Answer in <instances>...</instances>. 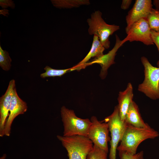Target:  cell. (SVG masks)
<instances>
[{
    "instance_id": "ffe728a7",
    "label": "cell",
    "mask_w": 159,
    "mask_h": 159,
    "mask_svg": "<svg viewBox=\"0 0 159 159\" xmlns=\"http://www.w3.org/2000/svg\"><path fill=\"white\" fill-rule=\"evenodd\" d=\"M107 154L103 150L94 145L86 159H107Z\"/></svg>"
},
{
    "instance_id": "7402d4cb",
    "label": "cell",
    "mask_w": 159,
    "mask_h": 159,
    "mask_svg": "<svg viewBox=\"0 0 159 159\" xmlns=\"http://www.w3.org/2000/svg\"><path fill=\"white\" fill-rule=\"evenodd\" d=\"M151 33L152 41L156 45L159 52V32H156L151 30ZM157 65L159 67V60L157 62Z\"/></svg>"
},
{
    "instance_id": "8992f818",
    "label": "cell",
    "mask_w": 159,
    "mask_h": 159,
    "mask_svg": "<svg viewBox=\"0 0 159 159\" xmlns=\"http://www.w3.org/2000/svg\"><path fill=\"white\" fill-rule=\"evenodd\" d=\"M102 121L107 124L110 132L109 159H116L118 145L123 136L127 125L125 121L121 120L118 105L115 107L112 113Z\"/></svg>"
},
{
    "instance_id": "277c9868",
    "label": "cell",
    "mask_w": 159,
    "mask_h": 159,
    "mask_svg": "<svg viewBox=\"0 0 159 159\" xmlns=\"http://www.w3.org/2000/svg\"><path fill=\"white\" fill-rule=\"evenodd\" d=\"M89 26L88 31L90 35L97 36L105 49H108L110 45L109 38L120 26L115 24H107L102 17V13L99 10L95 11L87 19Z\"/></svg>"
},
{
    "instance_id": "4316f807",
    "label": "cell",
    "mask_w": 159,
    "mask_h": 159,
    "mask_svg": "<svg viewBox=\"0 0 159 159\" xmlns=\"http://www.w3.org/2000/svg\"><path fill=\"white\" fill-rule=\"evenodd\" d=\"M6 154H4L0 158V159H5L6 157Z\"/></svg>"
},
{
    "instance_id": "6da1fadb",
    "label": "cell",
    "mask_w": 159,
    "mask_h": 159,
    "mask_svg": "<svg viewBox=\"0 0 159 159\" xmlns=\"http://www.w3.org/2000/svg\"><path fill=\"white\" fill-rule=\"evenodd\" d=\"M159 136L158 132L149 125L140 127L127 123L125 131L117 150L135 154L141 143L148 139H154Z\"/></svg>"
},
{
    "instance_id": "9c48e42d",
    "label": "cell",
    "mask_w": 159,
    "mask_h": 159,
    "mask_svg": "<svg viewBox=\"0 0 159 159\" xmlns=\"http://www.w3.org/2000/svg\"><path fill=\"white\" fill-rule=\"evenodd\" d=\"M152 8L151 0H136L132 8L128 11L126 17L127 33L132 25L139 20L146 18Z\"/></svg>"
},
{
    "instance_id": "5bb4252c",
    "label": "cell",
    "mask_w": 159,
    "mask_h": 159,
    "mask_svg": "<svg viewBox=\"0 0 159 159\" xmlns=\"http://www.w3.org/2000/svg\"><path fill=\"white\" fill-rule=\"evenodd\" d=\"M133 88L129 83L126 89L120 92L117 98L119 115L121 120L125 121L126 115L133 97Z\"/></svg>"
},
{
    "instance_id": "ba28073f",
    "label": "cell",
    "mask_w": 159,
    "mask_h": 159,
    "mask_svg": "<svg viewBox=\"0 0 159 159\" xmlns=\"http://www.w3.org/2000/svg\"><path fill=\"white\" fill-rule=\"evenodd\" d=\"M126 33L127 36L122 40V45L128 41H139L147 45L154 44L151 38V29L146 18L141 19L135 22Z\"/></svg>"
},
{
    "instance_id": "484cf974",
    "label": "cell",
    "mask_w": 159,
    "mask_h": 159,
    "mask_svg": "<svg viewBox=\"0 0 159 159\" xmlns=\"http://www.w3.org/2000/svg\"><path fill=\"white\" fill-rule=\"evenodd\" d=\"M153 4L156 8V9L159 11V0H154Z\"/></svg>"
},
{
    "instance_id": "ac0fdd59",
    "label": "cell",
    "mask_w": 159,
    "mask_h": 159,
    "mask_svg": "<svg viewBox=\"0 0 159 159\" xmlns=\"http://www.w3.org/2000/svg\"><path fill=\"white\" fill-rule=\"evenodd\" d=\"M45 72L40 74L43 78L47 77H61L66 73L71 71V68L64 69H55L47 66L44 68Z\"/></svg>"
},
{
    "instance_id": "4fadbf2b",
    "label": "cell",
    "mask_w": 159,
    "mask_h": 159,
    "mask_svg": "<svg viewBox=\"0 0 159 159\" xmlns=\"http://www.w3.org/2000/svg\"><path fill=\"white\" fill-rule=\"evenodd\" d=\"M105 48L100 42L98 37L94 35L91 49L85 57L77 64L71 68V71H80L85 68V65L91 58L99 57L104 54Z\"/></svg>"
},
{
    "instance_id": "d6986e66",
    "label": "cell",
    "mask_w": 159,
    "mask_h": 159,
    "mask_svg": "<svg viewBox=\"0 0 159 159\" xmlns=\"http://www.w3.org/2000/svg\"><path fill=\"white\" fill-rule=\"evenodd\" d=\"M11 59L8 52L4 50L0 46V66L4 70H9L11 66Z\"/></svg>"
},
{
    "instance_id": "3957f363",
    "label": "cell",
    "mask_w": 159,
    "mask_h": 159,
    "mask_svg": "<svg viewBox=\"0 0 159 159\" xmlns=\"http://www.w3.org/2000/svg\"><path fill=\"white\" fill-rule=\"evenodd\" d=\"M60 112L64 128L63 136L78 135L87 137L88 131L92 124L90 120L77 117L73 110L65 106L62 107Z\"/></svg>"
},
{
    "instance_id": "d4e9b609",
    "label": "cell",
    "mask_w": 159,
    "mask_h": 159,
    "mask_svg": "<svg viewBox=\"0 0 159 159\" xmlns=\"http://www.w3.org/2000/svg\"><path fill=\"white\" fill-rule=\"evenodd\" d=\"M9 11L8 10L4 9L0 10V14L5 16H7L9 15Z\"/></svg>"
},
{
    "instance_id": "7c38bea8",
    "label": "cell",
    "mask_w": 159,
    "mask_h": 159,
    "mask_svg": "<svg viewBox=\"0 0 159 159\" xmlns=\"http://www.w3.org/2000/svg\"><path fill=\"white\" fill-rule=\"evenodd\" d=\"M15 82L12 79L9 82L4 94L0 98V136H4V130L8 117L11 106V97L15 87Z\"/></svg>"
},
{
    "instance_id": "7a4b0ae2",
    "label": "cell",
    "mask_w": 159,
    "mask_h": 159,
    "mask_svg": "<svg viewBox=\"0 0 159 159\" xmlns=\"http://www.w3.org/2000/svg\"><path fill=\"white\" fill-rule=\"evenodd\" d=\"M57 137L66 149L69 159H86L94 145L92 141L87 137L57 135Z\"/></svg>"
},
{
    "instance_id": "52a82bcc",
    "label": "cell",
    "mask_w": 159,
    "mask_h": 159,
    "mask_svg": "<svg viewBox=\"0 0 159 159\" xmlns=\"http://www.w3.org/2000/svg\"><path fill=\"white\" fill-rule=\"evenodd\" d=\"M92 124L88 132L87 137L92 141L94 145L103 150L107 153L108 152V142L110 140L107 124L98 120L95 116L90 118Z\"/></svg>"
},
{
    "instance_id": "9a60e30c",
    "label": "cell",
    "mask_w": 159,
    "mask_h": 159,
    "mask_svg": "<svg viewBox=\"0 0 159 159\" xmlns=\"http://www.w3.org/2000/svg\"><path fill=\"white\" fill-rule=\"evenodd\" d=\"M125 121L127 124L137 127H145L149 125L143 121L138 106L133 101L130 104L127 110Z\"/></svg>"
},
{
    "instance_id": "e0dca14e",
    "label": "cell",
    "mask_w": 159,
    "mask_h": 159,
    "mask_svg": "<svg viewBox=\"0 0 159 159\" xmlns=\"http://www.w3.org/2000/svg\"><path fill=\"white\" fill-rule=\"evenodd\" d=\"M146 19L151 30L159 32V11L153 8Z\"/></svg>"
},
{
    "instance_id": "603a6c76",
    "label": "cell",
    "mask_w": 159,
    "mask_h": 159,
    "mask_svg": "<svg viewBox=\"0 0 159 159\" xmlns=\"http://www.w3.org/2000/svg\"><path fill=\"white\" fill-rule=\"evenodd\" d=\"M0 6L4 9H6L8 7L14 9L15 7L14 1L11 0H0Z\"/></svg>"
},
{
    "instance_id": "8fae6325",
    "label": "cell",
    "mask_w": 159,
    "mask_h": 159,
    "mask_svg": "<svg viewBox=\"0 0 159 159\" xmlns=\"http://www.w3.org/2000/svg\"><path fill=\"white\" fill-rule=\"evenodd\" d=\"M115 43L114 47L107 53L104 54L99 57L94 58L85 65V68L88 66L94 64H100L101 67L100 76L103 79L106 77L108 68L111 65L115 63L114 60L116 52L119 48L122 46L121 45L122 40L117 34L115 35Z\"/></svg>"
},
{
    "instance_id": "44dd1931",
    "label": "cell",
    "mask_w": 159,
    "mask_h": 159,
    "mask_svg": "<svg viewBox=\"0 0 159 159\" xmlns=\"http://www.w3.org/2000/svg\"><path fill=\"white\" fill-rule=\"evenodd\" d=\"M120 159H144V153L143 151L132 154L125 151H119Z\"/></svg>"
},
{
    "instance_id": "2e32d148",
    "label": "cell",
    "mask_w": 159,
    "mask_h": 159,
    "mask_svg": "<svg viewBox=\"0 0 159 159\" xmlns=\"http://www.w3.org/2000/svg\"><path fill=\"white\" fill-rule=\"evenodd\" d=\"M54 6L59 9H71L90 4L89 0H52Z\"/></svg>"
},
{
    "instance_id": "cb8c5ba5",
    "label": "cell",
    "mask_w": 159,
    "mask_h": 159,
    "mask_svg": "<svg viewBox=\"0 0 159 159\" xmlns=\"http://www.w3.org/2000/svg\"><path fill=\"white\" fill-rule=\"evenodd\" d=\"M131 0H123L121 6L122 9L126 10L130 6L132 2Z\"/></svg>"
},
{
    "instance_id": "5b68a950",
    "label": "cell",
    "mask_w": 159,
    "mask_h": 159,
    "mask_svg": "<svg viewBox=\"0 0 159 159\" xmlns=\"http://www.w3.org/2000/svg\"><path fill=\"white\" fill-rule=\"evenodd\" d=\"M144 67L145 79L138 86V90L150 98L159 99V67L153 66L145 57L141 58Z\"/></svg>"
},
{
    "instance_id": "30bf717a",
    "label": "cell",
    "mask_w": 159,
    "mask_h": 159,
    "mask_svg": "<svg viewBox=\"0 0 159 159\" xmlns=\"http://www.w3.org/2000/svg\"><path fill=\"white\" fill-rule=\"evenodd\" d=\"M27 108V103L19 97L15 88L11 97L9 115L4 127V135L10 136L11 125L14 119L18 115L24 114Z\"/></svg>"
}]
</instances>
